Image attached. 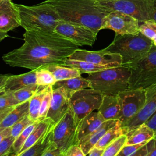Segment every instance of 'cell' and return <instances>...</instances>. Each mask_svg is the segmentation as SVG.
I'll return each mask as SVG.
<instances>
[{"label":"cell","instance_id":"6da1fadb","mask_svg":"<svg viewBox=\"0 0 156 156\" xmlns=\"http://www.w3.org/2000/svg\"><path fill=\"white\" fill-rule=\"evenodd\" d=\"M24 43L2 57V60L13 67L35 70L52 65H62L78 46L56 32L26 30Z\"/></svg>","mask_w":156,"mask_h":156},{"label":"cell","instance_id":"7a4b0ae2","mask_svg":"<svg viewBox=\"0 0 156 156\" xmlns=\"http://www.w3.org/2000/svg\"><path fill=\"white\" fill-rule=\"evenodd\" d=\"M53 5L62 20L87 26L96 33L101 30L104 18L109 13L96 0H46Z\"/></svg>","mask_w":156,"mask_h":156},{"label":"cell","instance_id":"3957f363","mask_svg":"<svg viewBox=\"0 0 156 156\" xmlns=\"http://www.w3.org/2000/svg\"><path fill=\"white\" fill-rule=\"evenodd\" d=\"M16 5L21 26L26 30L54 32L55 27L62 20L54 7L44 1L33 6Z\"/></svg>","mask_w":156,"mask_h":156},{"label":"cell","instance_id":"277c9868","mask_svg":"<svg viewBox=\"0 0 156 156\" xmlns=\"http://www.w3.org/2000/svg\"><path fill=\"white\" fill-rule=\"evenodd\" d=\"M154 45L152 40L141 32L115 35L113 41L104 49L121 55L122 66H129L144 57Z\"/></svg>","mask_w":156,"mask_h":156},{"label":"cell","instance_id":"5b68a950","mask_svg":"<svg viewBox=\"0 0 156 156\" xmlns=\"http://www.w3.org/2000/svg\"><path fill=\"white\" fill-rule=\"evenodd\" d=\"M130 69L120 66L88 73L87 79L91 87L104 94L117 95L129 88Z\"/></svg>","mask_w":156,"mask_h":156},{"label":"cell","instance_id":"8992f818","mask_svg":"<svg viewBox=\"0 0 156 156\" xmlns=\"http://www.w3.org/2000/svg\"><path fill=\"white\" fill-rule=\"evenodd\" d=\"M108 12L119 11L129 15L139 22L152 20L154 0H96Z\"/></svg>","mask_w":156,"mask_h":156},{"label":"cell","instance_id":"52a82bcc","mask_svg":"<svg viewBox=\"0 0 156 156\" xmlns=\"http://www.w3.org/2000/svg\"><path fill=\"white\" fill-rule=\"evenodd\" d=\"M130 69L129 88H146L156 83V47L137 62L129 66Z\"/></svg>","mask_w":156,"mask_h":156},{"label":"cell","instance_id":"ba28073f","mask_svg":"<svg viewBox=\"0 0 156 156\" xmlns=\"http://www.w3.org/2000/svg\"><path fill=\"white\" fill-rule=\"evenodd\" d=\"M104 94L92 88H83L71 93L70 106L77 124L87 115L95 110H98Z\"/></svg>","mask_w":156,"mask_h":156},{"label":"cell","instance_id":"9c48e42d","mask_svg":"<svg viewBox=\"0 0 156 156\" xmlns=\"http://www.w3.org/2000/svg\"><path fill=\"white\" fill-rule=\"evenodd\" d=\"M77 127L70 106L68 111L54 125L53 129V142L60 150L63 156L71 145L77 143Z\"/></svg>","mask_w":156,"mask_h":156},{"label":"cell","instance_id":"30bf717a","mask_svg":"<svg viewBox=\"0 0 156 156\" xmlns=\"http://www.w3.org/2000/svg\"><path fill=\"white\" fill-rule=\"evenodd\" d=\"M121 125L135 116L145 104L146 88H129L118 94Z\"/></svg>","mask_w":156,"mask_h":156},{"label":"cell","instance_id":"8fae6325","mask_svg":"<svg viewBox=\"0 0 156 156\" xmlns=\"http://www.w3.org/2000/svg\"><path fill=\"white\" fill-rule=\"evenodd\" d=\"M54 32L71 40L78 46H93L98 35L87 26L63 20L57 25Z\"/></svg>","mask_w":156,"mask_h":156},{"label":"cell","instance_id":"7c38bea8","mask_svg":"<svg viewBox=\"0 0 156 156\" xmlns=\"http://www.w3.org/2000/svg\"><path fill=\"white\" fill-rule=\"evenodd\" d=\"M102 29H110L115 35L135 34L139 31V21L135 18L119 11L109 12L104 20Z\"/></svg>","mask_w":156,"mask_h":156},{"label":"cell","instance_id":"4fadbf2b","mask_svg":"<svg viewBox=\"0 0 156 156\" xmlns=\"http://www.w3.org/2000/svg\"><path fill=\"white\" fill-rule=\"evenodd\" d=\"M68 58L107 65L109 67L122 66V58L119 54L110 52L104 49L98 51H91L78 48Z\"/></svg>","mask_w":156,"mask_h":156},{"label":"cell","instance_id":"5bb4252c","mask_svg":"<svg viewBox=\"0 0 156 156\" xmlns=\"http://www.w3.org/2000/svg\"><path fill=\"white\" fill-rule=\"evenodd\" d=\"M146 102L140 111L129 121L121 125L125 134L145 123L156 112V83L146 88Z\"/></svg>","mask_w":156,"mask_h":156},{"label":"cell","instance_id":"9a60e30c","mask_svg":"<svg viewBox=\"0 0 156 156\" xmlns=\"http://www.w3.org/2000/svg\"><path fill=\"white\" fill-rule=\"evenodd\" d=\"M71 94V91L63 87L53 88L50 107L46 118H50L55 124L69 109Z\"/></svg>","mask_w":156,"mask_h":156},{"label":"cell","instance_id":"2e32d148","mask_svg":"<svg viewBox=\"0 0 156 156\" xmlns=\"http://www.w3.org/2000/svg\"><path fill=\"white\" fill-rule=\"evenodd\" d=\"M21 26L19 10L11 0H0V31L8 32Z\"/></svg>","mask_w":156,"mask_h":156},{"label":"cell","instance_id":"e0dca14e","mask_svg":"<svg viewBox=\"0 0 156 156\" xmlns=\"http://www.w3.org/2000/svg\"><path fill=\"white\" fill-rule=\"evenodd\" d=\"M119 121V119L105 121L96 130L79 140L78 144L82 148L85 156L88 155L90 149L95 146L105 133L111 127L115 126Z\"/></svg>","mask_w":156,"mask_h":156},{"label":"cell","instance_id":"ac0fdd59","mask_svg":"<svg viewBox=\"0 0 156 156\" xmlns=\"http://www.w3.org/2000/svg\"><path fill=\"white\" fill-rule=\"evenodd\" d=\"M98 112L101 115L105 121L119 119L120 105L118 94H104Z\"/></svg>","mask_w":156,"mask_h":156},{"label":"cell","instance_id":"d6986e66","mask_svg":"<svg viewBox=\"0 0 156 156\" xmlns=\"http://www.w3.org/2000/svg\"><path fill=\"white\" fill-rule=\"evenodd\" d=\"M105 119L98 112H92L84 117L78 124L77 132V143L82 138L96 130Z\"/></svg>","mask_w":156,"mask_h":156},{"label":"cell","instance_id":"ffe728a7","mask_svg":"<svg viewBox=\"0 0 156 156\" xmlns=\"http://www.w3.org/2000/svg\"><path fill=\"white\" fill-rule=\"evenodd\" d=\"M54 125L55 124H52L30 147L20 154L18 156H42L53 143Z\"/></svg>","mask_w":156,"mask_h":156},{"label":"cell","instance_id":"44dd1931","mask_svg":"<svg viewBox=\"0 0 156 156\" xmlns=\"http://www.w3.org/2000/svg\"><path fill=\"white\" fill-rule=\"evenodd\" d=\"M35 70L19 74L10 75L8 77L4 87V92H15V91L23 88L28 85L36 83Z\"/></svg>","mask_w":156,"mask_h":156},{"label":"cell","instance_id":"7402d4cb","mask_svg":"<svg viewBox=\"0 0 156 156\" xmlns=\"http://www.w3.org/2000/svg\"><path fill=\"white\" fill-rule=\"evenodd\" d=\"M29 99L15 105L0 123V131L7 127H12L16 122L29 115Z\"/></svg>","mask_w":156,"mask_h":156},{"label":"cell","instance_id":"603a6c76","mask_svg":"<svg viewBox=\"0 0 156 156\" xmlns=\"http://www.w3.org/2000/svg\"><path fill=\"white\" fill-rule=\"evenodd\" d=\"M126 135L127 140L126 145H129L147 142L154 136L155 133L146 123H143L127 133Z\"/></svg>","mask_w":156,"mask_h":156},{"label":"cell","instance_id":"cb8c5ba5","mask_svg":"<svg viewBox=\"0 0 156 156\" xmlns=\"http://www.w3.org/2000/svg\"><path fill=\"white\" fill-rule=\"evenodd\" d=\"M52 124L54 123L49 118H46L45 119L40 121L27 137L17 156H18V155L21 152L30 147L45 133Z\"/></svg>","mask_w":156,"mask_h":156},{"label":"cell","instance_id":"d4e9b609","mask_svg":"<svg viewBox=\"0 0 156 156\" xmlns=\"http://www.w3.org/2000/svg\"><path fill=\"white\" fill-rule=\"evenodd\" d=\"M62 65L75 68L79 69L82 74V73L88 74L91 73L99 71L108 68H112L107 65L93 63L91 62H88L83 61V60H74L69 58H66Z\"/></svg>","mask_w":156,"mask_h":156},{"label":"cell","instance_id":"484cf974","mask_svg":"<svg viewBox=\"0 0 156 156\" xmlns=\"http://www.w3.org/2000/svg\"><path fill=\"white\" fill-rule=\"evenodd\" d=\"M60 87H63L72 93L80 89L90 88L91 85L87 78H84L80 76L78 77L56 81L54 85H52L53 88H56Z\"/></svg>","mask_w":156,"mask_h":156},{"label":"cell","instance_id":"4316f807","mask_svg":"<svg viewBox=\"0 0 156 156\" xmlns=\"http://www.w3.org/2000/svg\"><path fill=\"white\" fill-rule=\"evenodd\" d=\"M54 75L56 81L81 76L80 71L75 68L60 65H52L46 67Z\"/></svg>","mask_w":156,"mask_h":156},{"label":"cell","instance_id":"83f0119b","mask_svg":"<svg viewBox=\"0 0 156 156\" xmlns=\"http://www.w3.org/2000/svg\"><path fill=\"white\" fill-rule=\"evenodd\" d=\"M123 134H125V132L121 126V122L119 121L115 126L111 127L105 133L94 146L104 149L113 140Z\"/></svg>","mask_w":156,"mask_h":156},{"label":"cell","instance_id":"f1b7e54d","mask_svg":"<svg viewBox=\"0 0 156 156\" xmlns=\"http://www.w3.org/2000/svg\"><path fill=\"white\" fill-rule=\"evenodd\" d=\"M46 87L40 85L36 83L30 84L13 92V95L19 103H21L30 99L37 93Z\"/></svg>","mask_w":156,"mask_h":156},{"label":"cell","instance_id":"f546056e","mask_svg":"<svg viewBox=\"0 0 156 156\" xmlns=\"http://www.w3.org/2000/svg\"><path fill=\"white\" fill-rule=\"evenodd\" d=\"M46 87L37 93L29 99V116L30 119H32L34 121H39L38 116L40 108L41 107L43 98L46 93Z\"/></svg>","mask_w":156,"mask_h":156},{"label":"cell","instance_id":"4dcf8cb0","mask_svg":"<svg viewBox=\"0 0 156 156\" xmlns=\"http://www.w3.org/2000/svg\"><path fill=\"white\" fill-rule=\"evenodd\" d=\"M40 121H36L32 123L31 124L29 125L16 138L15 140L12 145V152L10 155H18L20 151L22 148L23 146L24 145L25 141H26L27 137L34 130L35 127L36 126L37 124Z\"/></svg>","mask_w":156,"mask_h":156},{"label":"cell","instance_id":"1f68e13d","mask_svg":"<svg viewBox=\"0 0 156 156\" xmlns=\"http://www.w3.org/2000/svg\"><path fill=\"white\" fill-rule=\"evenodd\" d=\"M127 140V136L126 134H123L118 136L104 149L102 156L117 155L126 145Z\"/></svg>","mask_w":156,"mask_h":156},{"label":"cell","instance_id":"d6a6232c","mask_svg":"<svg viewBox=\"0 0 156 156\" xmlns=\"http://www.w3.org/2000/svg\"><path fill=\"white\" fill-rule=\"evenodd\" d=\"M56 80L53 74L46 67L37 69L36 83L42 86L53 85Z\"/></svg>","mask_w":156,"mask_h":156},{"label":"cell","instance_id":"836d02e7","mask_svg":"<svg viewBox=\"0 0 156 156\" xmlns=\"http://www.w3.org/2000/svg\"><path fill=\"white\" fill-rule=\"evenodd\" d=\"M52 90H53L52 85H48L46 87V93L43 98L41 107L40 108L39 116H38L39 121L43 120L46 118V115L50 107L52 95Z\"/></svg>","mask_w":156,"mask_h":156},{"label":"cell","instance_id":"e575fe53","mask_svg":"<svg viewBox=\"0 0 156 156\" xmlns=\"http://www.w3.org/2000/svg\"><path fill=\"white\" fill-rule=\"evenodd\" d=\"M139 31L148 38L152 40L156 35V22L153 20L139 22Z\"/></svg>","mask_w":156,"mask_h":156},{"label":"cell","instance_id":"d590c367","mask_svg":"<svg viewBox=\"0 0 156 156\" xmlns=\"http://www.w3.org/2000/svg\"><path fill=\"white\" fill-rule=\"evenodd\" d=\"M34 122V121L30 119L29 115H26L12 126V135L16 138L29 125Z\"/></svg>","mask_w":156,"mask_h":156},{"label":"cell","instance_id":"8d00e7d4","mask_svg":"<svg viewBox=\"0 0 156 156\" xmlns=\"http://www.w3.org/2000/svg\"><path fill=\"white\" fill-rule=\"evenodd\" d=\"M20 104L12 92H4L0 94V110Z\"/></svg>","mask_w":156,"mask_h":156},{"label":"cell","instance_id":"74e56055","mask_svg":"<svg viewBox=\"0 0 156 156\" xmlns=\"http://www.w3.org/2000/svg\"><path fill=\"white\" fill-rule=\"evenodd\" d=\"M15 138V136L11 135L0 143V156L10 155L11 154L12 145Z\"/></svg>","mask_w":156,"mask_h":156},{"label":"cell","instance_id":"f35d334b","mask_svg":"<svg viewBox=\"0 0 156 156\" xmlns=\"http://www.w3.org/2000/svg\"><path fill=\"white\" fill-rule=\"evenodd\" d=\"M147 142H143L141 143L125 145L121 151L118 154L117 156H135V154L141 147H143Z\"/></svg>","mask_w":156,"mask_h":156},{"label":"cell","instance_id":"ab89813d","mask_svg":"<svg viewBox=\"0 0 156 156\" xmlns=\"http://www.w3.org/2000/svg\"><path fill=\"white\" fill-rule=\"evenodd\" d=\"M65 156H85L79 144L71 145L66 151Z\"/></svg>","mask_w":156,"mask_h":156},{"label":"cell","instance_id":"60d3db41","mask_svg":"<svg viewBox=\"0 0 156 156\" xmlns=\"http://www.w3.org/2000/svg\"><path fill=\"white\" fill-rule=\"evenodd\" d=\"M148 151L147 156H156V135L146 143Z\"/></svg>","mask_w":156,"mask_h":156},{"label":"cell","instance_id":"b9f144b4","mask_svg":"<svg viewBox=\"0 0 156 156\" xmlns=\"http://www.w3.org/2000/svg\"><path fill=\"white\" fill-rule=\"evenodd\" d=\"M42 156H63V154L53 142L50 147L43 154Z\"/></svg>","mask_w":156,"mask_h":156},{"label":"cell","instance_id":"7bdbcfd3","mask_svg":"<svg viewBox=\"0 0 156 156\" xmlns=\"http://www.w3.org/2000/svg\"><path fill=\"white\" fill-rule=\"evenodd\" d=\"M146 124L153 130L155 135H156V112L147 120Z\"/></svg>","mask_w":156,"mask_h":156},{"label":"cell","instance_id":"ee69618b","mask_svg":"<svg viewBox=\"0 0 156 156\" xmlns=\"http://www.w3.org/2000/svg\"><path fill=\"white\" fill-rule=\"evenodd\" d=\"M104 150V149H100V148L94 146L93 147H92L90 149V151L88 153L87 155H89V156H102Z\"/></svg>","mask_w":156,"mask_h":156},{"label":"cell","instance_id":"f6af8a7d","mask_svg":"<svg viewBox=\"0 0 156 156\" xmlns=\"http://www.w3.org/2000/svg\"><path fill=\"white\" fill-rule=\"evenodd\" d=\"M10 74H0V94L4 92V87Z\"/></svg>","mask_w":156,"mask_h":156},{"label":"cell","instance_id":"bcb514c9","mask_svg":"<svg viewBox=\"0 0 156 156\" xmlns=\"http://www.w3.org/2000/svg\"><path fill=\"white\" fill-rule=\"evenodd\" d=\"M12 127H7L0 131V143L5 138L10 136L12 135Z\"/></svg>","mask_w":156,"mask_h":156},{"label":"cell","instance_id":"7dc6e473","mask_svg":"<svg viewBox=\"0 0 156 156\" xmlns=\"http://www.w3.org/2000/svg\"><path fill=\"white\" fill-rule=\"evenodd\" d=\"M15 106L9 107H7L6 108H4V109L0 110V123L5 118V117L9 113V112L14 108Z\"/></svg>","mask_w":156,"mask_h":156},{"label":"cell","instance_id":"c3c4849f","mask_svg":"<svg viewBox=\"0 0 156 156\" xmlns=\"http://www.w3.org/2000/svg\"><path fill=\"white\" fill-rule=\"evenodd\" d=\"M152 20L156 22V0H154V12H153Z\"/></svg>","mask_w":156,"mask_h":156},{"label":"cell","instance_id":"681fc988","mask_svg":"<svg viewBox=\"0 0 156 156\" xmlns=\"http://www.w3.org/2000/svg\"><path fill=\"white\" fill-rule=\"evenodd\" d=\"M7 37H8V34L7 32H4L0 31V42Z\"/></svg>","mask_w":156,"mask_h":156},{"label":"cell","instance_id":"f907efd6","mask_svg":"<svg viewBox=\"0 0 156 156\" xmlns=\"http://www.w3.org/2000/svg\"><path fill=\"white\" fill-rule=\"evenodd\" d=\"M152 43H153L154 45L156 47V35H155V37H154V38L152 40Z\"/></svg>","mask_w":156,"mask_h":156}]
</instances>
